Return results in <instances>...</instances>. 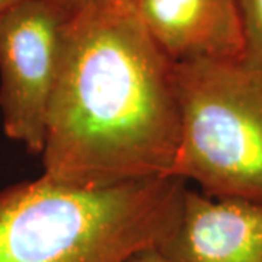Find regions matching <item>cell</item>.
Returning <instances> with one entry per match:
<instances>
[{
  "mask_svg": "<svg viewBox=\"0 0 262 262\" xmlns=\"http://www.w3.org/2000/svg\"><path fill=\"white\" fill-rule=\"evenodd\" d=\"M179 140L175 63L131 0L76 12L48 110L42 177L77 189L172 178Z\"/></svg>",
  "mask_w": 262,
  "mask_h": 262,
  "instance_id": "6da1fadb",
  "label": "cell"
},
{
  "mask_svg": "<svg viewBox=\"0 0 262 262\" xmlns=\"http://www.w3.org/2000/svg\"><path fill=\"white\" fill-rule=\"evenodd\" d=\"M185 181L77 189L46 177L0 191V262H125L165 242Z\"/></svg>",
  "mask_w": 262,
  "mask_h": 262,
  "instance_id": "7a4b0ae2",
  "label": "cell"
},
{
  "mask_svg": "<svg viewBox=\"0 0 262 262\" xmlns=\"http://www.w3.org/2000/svg\"><path fill=\"white\" fill-rule=\"evenodd\" d=\"M181 140L172 177L213 198L262 201V82L239 61L175 63Z\"/></svg>",
  "mask_w": 262,
  "mask_h": 262,
  "instance_id": "3957f363",
  "label": "cell"
},
{
  "mask_svg": "<svg viewBox=\"0 0 262 262\" xmlns=\"http://www.w3.org/2000/svg\"><path fill=\"white\" fill-rule=\"evenodd\" d=\"M70 15L54 0H22L0 16V114L3 131L32 155L46 141Z\"/></svg>",
  "mask_w": 262,
  "mask_h": 262,
  "instance_id": "277c9868",
  "label": "cell"
},
{
  "mask_svg": "<svg viewBox=\"0 0 262 262\" xmlns=\"http://www.w3.org/2000/svg\"><path fill=\"white\" fill-rule=\"evenodd\" d=\"M159 251L168 262H262V201L188 189Z\"/></svg>",
  "mask_w": 262,
  "mask_h": 262,
  "instance_id": "5b68a950",
  "label": "cell"
},
{
  "mask_svg": "<svg viewBox=\"0 0 262 262\" xmlns=\"http://www.w3.org/2000/svg\"><path fill=\"white\" fill-rule=\"evenodd\" d=\"M155 42L173 63L239 61L237 0H131Z\"/></svg>",
  "mask_w": 262,
  "mask_h": 262,
  "instance_id": "8992f818",
  "label": "cell"
},
{
  "mask_svg": "<svg viewBox=\"0 0 262 262\" xmlns=\"http://www.w3.org/2000/svg\"><path fill=\"white\" fill-rule=\"evenodd\" d=\"M237 6L244 41L239 63L262 82V0H237Z\"/></svg>",
  "mask_w": 262,
  "mask_h": 262,
  "instance_id": "52a82bcc",
  "label": "cell"
},
{
  "mask_svg": "<svg viewBox=\"0 0 262 262\" xmlns=\"http://www.w3.org/2000/svg\"><path fill=\"white\" fill-rule=\"evenodd\" d=\"M125 262H168L165 259V256L162 255L158 246H150L144 248L141 251H137L133 253L130 258Z\"/></svg>",
  "mask_w": 262,
  "mask_h": 262,
  "instance_id": "ba28073f",
  "label": "cell"
},
{
  "mask_svg": "<svg viewBox=\"0 0 262 262\" xmlns=\"http://www.w3.org/2000/svg\"><path fill=\"white\" fill-rule=\"evenodd\" d=\"M54 2H57L70 16H73L76 12H79L86 6H91L95 3H102V2H115V0H54Z\"/></svg>",
  "mask_w": 262,
  "mask_h": 262,
  "instance_id": "9c48e42d",
  "label": "cell"
},
{
  "mask_svg": "<svg viewBox=\"0 0 262 262\" xmlns=\"http://www.w3.org/2000/svg\"><path fill=\"white\" fill-rule=\"evenodd\" d=\"M22 0H0V16L3 15V13H6L10 8H13L15 5H18L20 3Z\"/></svg>",
  "mask_w": 262,
  "mask_h": 262,
  "instance_id": "30bf717a",
  "label": "cell"
}]
</instances>
